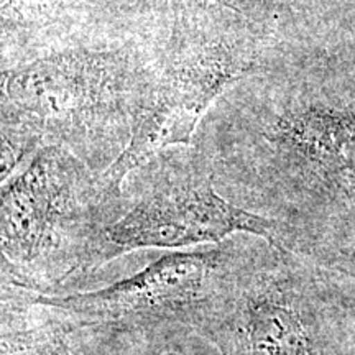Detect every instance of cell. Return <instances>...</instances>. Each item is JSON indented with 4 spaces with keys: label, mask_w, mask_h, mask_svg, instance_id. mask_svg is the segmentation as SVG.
I'll list each match as a JSON object with an SVG mask.
<instances>
[{
    "label": "cell",
    "mask_w": 355,
    "mask_h": 355,
    "mask_svg": "<svg viewBox=\"0 0 355 355\" xmlns=\"http://www.w3.org/2000/svg\"><path fill=\"white\" fill-rule=\"evenodd\" d=\"M101 176L63 145H43L2 184V282L60 295L99 268L104 229L119 216Z\"/></svg>",
    "instance_id": "obj_1"
},
{
    "label": "cell",
    "mask_w": 355,
    "mask_h": 355,
    "mask_svg": "<svg viewBox=\"0 0 355 355\" xmlns=\"http://www.w3.org/2000/svg\"><path fill=\"white\" fill-rule=\"evenodd\" d=\"M261 237L239 234L186 252H170L139 273L101 290L40 295L84 322L104 324L150 355H212L204 340L222 316Z\"/></svg>",
    "instance_id": "obj_2"
},
{
    "label": "cell",
    "mask_w": 355,
    "mask_h": 355,
    "mask_svg": "<svg viewBox=\"0 0 355 355\" xmlns=\"http://www.w3.org/2000/svg\"><path fill=\"white\" fill-rule=\"evenodd\" d=\"M204 340L217 355H355L347 277L260 239Z\"/></svg>",
    "instance_id": "obj_3"
},
{
    "label": "cell",
    "mask_w": 355,
    "mask_h": 355,
    "mask_svg": "<svg viewBox=\"0 0 355 355\" xmlns=\"http://www.w3.org/2000/svg\"><path fill=\"white\" fill-rule=\"evenodd\" d=\"M250 234L282 245L277 224L243 209L214 189L206 158L159 159L130 196L121 194L119 216L102 234L99 266L127 252L211 245Z\"/></svg>",
    "instance_id": "obj_4"
},
{
    "label": "cell",
    "mask_w": 355,
    "mask_h": 355,
    "mask_svg": "<svg viewBox=\"0 0 355 355\" xmlns=\"http://www.w3.org/2000/svg\"><path fill=\"white\" fill-rule=\"evenodd\" d=\"M245 71L224 51H206L178 64L159 83L152 104L137 114L125 148L102 171V183L121 196L125 178L168 146L188 145L211 102Z\"/></svg>",
    "instance_id": "obj_5"
},
{
    "label": "cell",
    "mask_w": 355,
    "mask_h": 355,
    "mask_svg": "<svg viewBox=\"0 0 355 355\" xmlns=\"http://www.w3.org/2000/svg\"><path fill=\"white\" fill-rule=\"evenodd\" d=\"M347 300H349L350 311H352L355 318V279L354 278H347Z\"/></svg>",
    "instance_id": "obj_6"
},
{
    "label": "cell",
    "mask_w": 355,
    "mask_h": 355,
    "mask_svg": "<svg viewBox=\"0 0 355 355\" xmlns=\"http://www.w3.org/2000/svg\"><path fill=\"white\" fill-rule=\"evenodd\" d=\"M162 355H181V354H178V352H168V354H162Z\"/></svg>",
    "instance_id": "obj_7"
}]
</instances>
